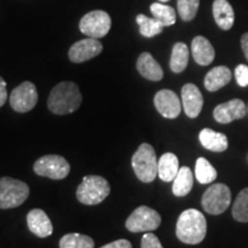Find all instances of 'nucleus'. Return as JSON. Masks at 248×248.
<instances>
[{"instance_id": "5701e85b", "label": "nucleus", "mask_w": 248, "mask_h": 248, "mask_svg": "<svg viewBox=\"0 0 248 248\" xmlns=\"http://www.w3.org/2000/svg\"><path fill=\"white\" fill-rule=\"evenodd\" d=\"M188 47L184 43H176L172 47L171 58H170V69L175 74H179L185 70L188 63Z\"/></svg>"}, {"instance_id": "f704fd0d", "label": "nucleus", "mask_w": 248, "mask_h": 248, "mask_svg": "<svg viewBox=\"0 0 248 248\" xmlns=\"http://www.w3.org/2000/svg\"><path fill=\"white\" fill-rule=\"evenodd\" d=\"M160 2H167V1H169V0H159Z\"/></svg>"}, {"instance_id": "aec40b11", "label": "nucleus", "mask_w": 248, "mask_h": 248, "mask_svg": "<svg viewBox=\"0 0 248 248\" xmlns=\"http://www.w3.org/2000/svg\"><path fill=\"white\" fill-rule=\"evenodd\" d=\"M199 140L206 150L212 152H224L229 146L228 138L224 133L216 132L212 129L201 130Z\"/></svg>"}, {"instance_id": "c756f323", "label": "nucleus", "mask_w": 248, "mask_h": 248, "mask_svg": "<svg viewBox=\"0 0 248 248\" xmlns=\"http://www.w3.org/2000/svg\"><path fill=\"white\" fill-rule=\"evenodd\" d=\"M234 76L238 85L243 88L248 86V67L246 64H238L234 69Z\"/></svg>"}, {"instance_id": "c85d7f7f", "label": "nucleus", "mask_w": 248, "mask_h": 248, "mask_svg": "<svg viewBox=\"0 0 248 248\" xmlns=\"http://www.w3.org/2000/svg\"><path fill=\"white\" fill-rule=\"evenodd\" d=\"M200 0H177L179 16L183 21H192L199 9Z\"/></svg>"}, {"instance_id": "72a5a7b5", "label": "nucleus", "mask_w": 248, "mask_h": 248, "mask_svg": "<svg viewBox=\"0 0 248 248\" xmlns=\"http://www.w3.org/2000/svg\"><path fill=\"white\" fill-rule=\"evenodd\" d=\"M241 48H243L245 58L248 61V32L244 33L243 37H241Z\"/></svg>"}, {"instance_id": "f03ea898", "label": "nucleus", "mask_w": 248, "mask_h": 248, "mask_svg": "<svg viewBox=\"0 0 248 248\" xmlns=\"http://www.w3.org/2000/svg\"><path fill=\"white\" fill-rule=\"evenodd\" d=\"M207 233V221L203 214L197 209H186L178 217L176 235L182 243L200 244Z\"/></svg>"}, {"instance_id": "a878e982", "label": "nucleus", "mask_w": 248, "mask_h": 248, "mask_svg": "<svg viewBox=\"0 0 248 248\" xmlns=\"http://www.w3.org/2000/svg\"><path fill=\"white\" fill-rule=\"evenodd\" d=\"M59 246L60 248H94V241L89 235L68 233L61 238Z\"/></svg>"}, {"instance_id": "4be33fe9", "label": "nucleus", "mask_w": 248, "mask_h": 248, "mask_svg": "<svg viewBox=\"0 0 248 248\" xmlns=\"http://www.w3.org/2000/svg\"><path fill=\"white\" fill-rule=\"evenodd\" d=\"M193 187V175L188 167H182L173 179L172 193L176 197H185Z\"/></svg>"}, {"instance_id": "423d86ee", "label": "nucleus", "mask_w": 248, "mask_h": 248, "mask_svg": "<svg viewBox=\"0 0 248 248\" xmlns=\"http://www.w3.org/2000/svg\"><path fill=\"white\" fill-rule=\"evenodd\" d=\"M231 203V191L222 183L214 184L207 188L201 199L204 212L210 215H219L229 208Z\"/></svg>"}, {"instance_id": "39448f33", "label": "nucleus", "mask_w": 248, "mask_h": 248, "mask_svg": "<svg viewBox=\"0 0 248 248\" xmlns=\"http://www.w3.org/2000/svg\"><path fill=\"white\" fill-rule=\"evenodd\" d=\"M29 194L30 188L24 182L7 176L0 178V209L20 207Z\"/></svg>"}, {"instance_id": "2eb2a0df", "label": "nucleus", "mask_w": 248, "mask_h": 248, "mask_svg": "<svg viewBox=\"0 0 248 248\" xmlns=\"http://www.w3.org/2000/svg\"><path fill=\"white\" fill-rule=\"evenodd\" d=\"M27 223L29 230L37 237L46 238L53 233V225L44 210H30L27 216Z\"/></svg>"}, {"instance_id": "7ed1b4c3", "label": "nucleus", "mask_w": 248, "mask_h": 248, "mask_svg": "<svg viewBox=\"0 0 248 248\" xmlns=\"http://www.w3.org/2000/svg\"><path fill=\"white\" fill-rule=\"evenodd\" d=\"M110 186L107 179L101 176H85L78 185L76 197L79 202L88 206H94L104 201L109 195Z\"/></svg>"}, {"instance_id": "f8f14e48", "label": "nucleus", "mask_w": 248, "mask_h": 248, "mask_svg": "<svg viewBox=\"0 0 248 248\" xmlns=\"http://www.w3.org/2000/svg\"><path fill=\"white\" fill-rule=\"evenodd\" d=\"M102 44L95 38H86L77 42L69 49V59L74 63H82L101 53Z\"/></svg>"}, {"instance_id": "412c9836", "label": "nucleus", "mask_w": 248, "mask_h": 248, "mask_svg": "<svg viewBox=\"0 0 248 248\" xmlns=\"http://www.w3.org/2000/svg\"><path fill=\"white\" fill-rule=\"evenodd\" d=\"M179 171V162L173 153H164L157 161V176L163 182H171Z\"/></svg>"}, {"instance_id": "393cba45", "label": "nucleus", "mask_w": 248, "mask_h": 248, "mask_svg": "<svg viewBox=\"0 0 248 248\" xmlns=\"http://www.w3.org/2000/svg\"><path fill=\"white\" fill-rule=\"evenodd\" d=\"M139 26V31H140V35H142L146 38H152V37L159 35L162 32L163 26L161 24L156 18L154 17H148L144 14H139L136 17Z\"/></svg>"}, {"instance_id": "ddd939ff", "label": "nucleus", "mask_w": 248, "mask_h": 248, "mask_svg": "<svg viewBox=\"0 0 248 248\" xmlns=\"http://www.w3.org/2000/svg\"><path fill=\"white\" fill-rule=\"evenodd\" d=\"M247 107L245 102L240 99L232 100L218 105L214 109V119L216 122L226 124L231 123L234 120H240L246 116Z\"/></svg>"}, {"instance_id": "7c9ffc66", "label": "nucleus", "mask_w": 248, "mask_h": 248, "mask_svg": "<svg viewBox=\"0 0 248 248\" xmlns=\"http://www.w3.org/2000/svg\"><path fill=\"white\" fill-rule=\"evenodd\" d=\"M141 248H163L159 238L153 233H145L141 238Z\"/></svg>"}, {"instance_id": "9d476101", "label": "nucleus", "mask_w": 248, "mask_h": 248, "mask_svg": "<svg viewBox=\"0 0 248 248\" xmlns=\"http://www.w3.org/2000/svg\"><path fill=\"white\" fill-rule=\"evenodd\" d=\"M38 101V92L33 83L23 82L15 88L9 97V104L17 113H28L33 109Z\"/></svg>"}, {"instance_id": "bb28decb", "label": "nucleus", "mask_w": 248, "mask_h": 248, "mask_svg": "<svg viewBox=\"0 0 248 248\" xmlns=\"http://www.w3.org/2000/svg\"><path fill=\"white\" fill-rule=\"evenodd\" d=\"M195 177L200 184H210L217 177L216 169L204 157H199L195 162Z\"/></svg>"}, {"instance_id": "0eeeda50", "label": "nucleus", "mask_w": 248, "mask_h": 248, "mask_svg": "<svg viewBox=\"0 0 248 248\" xmlns=\"http://www.w3.org/2000/svg\"><path fill=\"white\" fill-rule=\"evenodd\" d=\"M160 224V214L147 206H140L133 210L125 222L126 229L133 233L154 231L159 228Z\"/></svg>"}, {"instance_id": "cd10ccee", "label": "nucleus", "mask_w": 248, "mask_h": 248, "mask_svg": "<svg viewBox=\"0 0 248 248\" xmlns=\"http://www.w3.org/2000/svg\"><path fill=\"white\" fill-rule=\"evenodd\" d=\"M232 216L238 222H248V187L241 190L240 193L238 194L237 199L232 206Z\"/></svg>"}, {"instance_id": "b1692460", "label": "nucleus", "mask_w": 248, "mask_h": 248, "mask_svg": "<svg viewBox=\"0 0 248 248\" xmlns=\"http://www.w3.org/2000/svg\"><path fill=\"white\" fill-rule=\"evenodd\" d=\"M151 13L163 27H170L176 23V12L163 2H154L151 5Z\"/></svg>"}, {"instance_id": "6e6552de", "label": "nucleus", "mask_w": 248, "mask_h": 248, "mask_svg": "<svg viewBox=\"0 0 248 248\" xmlns=\"http://www.w3.org/2000/svg\"><path fill=\"white\" fill-rule=\"evenodd\" d=\"M33 171L42 177L63 179L70 172V166L60 155H45L39 157L33 164Z\"/></svg>"}, {"instance_id": "a211bd4d", "label": "nucleus", "mask_w": 248, "mask_h": 248, "mask_svg": "<svg viewBox=\"0 0 248 248\" xmlns=\"http://www.w3.org/2000/svg\"><path fill=\"white\" fill-rule=\"evenodd\" d=\"M213 14L217 26L222 30H230L234 23V11L228 0H215Z\"/></svg>"}, {"instance_id": "4468645a", "label": "nucleus", "mask_w": 248, "mask_h": 248, "mask_svg": "<svg viewBox=\"0 0 248 248\" xmlns=\"http://www.w3.org/2000/svg\"><path fill=\"white\" fill-rule=\"evenodd\" d=\"M182 101L186 115L191 119L199 116L203 106V97L197 85L188 83L183 86Z\"/></svg>"}, {"instance_id": "20e7f679", "label": "nucleus", "mask_w": 248, "mask_h": 248, "mask_svg": "<svg viewBox=\"0 0 248 248\" xmlns=\"http://www.w3.org/2000/svg\"><path fill=\"white\" fill-rule=\"evenodd\" d=\"M157 160L154 148L150 144H141L133 154L131 163L133 171L139 181L153 182L157 176Z\"/></svg>"}, {"instance_id": "1a4fd4ad", "label": "nucleus", "mask_w": 248, "mask_h": 248, "mask_svg": "<svg viewBox=\"0 0 248 248\" xmlns=\"http://www.w3.org/2000/svg\"><path fill=\"white\" fill-rule=\"evenodd\" d=\"M111 20L109 14L104 11H92L79 21V30L90 38H102L109 32Z\"/></svg>"}, {"instance_id": "2f4dec72", "label": "nucleus", "mask_w": 248, "mask_h": 248, "mask_svg": "<svg viewBox=\"0 0 248 248\" xmlns=\"http://www.w3.org/2000/svg\"><path fill=\"white\" fill-rule=\"evenodd\" d=\"M100 248H132V245L126 239H119L115 241H111V243L105 245V246H102Z\"/></svg>"}, {"instance_id": "9b49d317", "label": "nucleus", "mask_w": 248, "mask_h": 248, "mask_svg": "<svg viewBox=\"0 0 248 248\" xmlns=\"http://www.w3.org/2000/svg\"><path fill=\"white\" fill-rule=\"evenodd\" d=\"M154 105L157 111L166 119H176L182 110L181 100L171 90H161L155 94Z\"/></svg>"}, {"instance_id": "473e14b6", "label": "nucleus", "mask_w": 248, "mask_h": 248, "mask_svg": "<svg viewBox=\"0 0 248 248\" xmlns=\"http://www.w3.org/2000/svg\"><path fill=\"white\" fill-rule=\"evenodd\" d=\"M6 82L0 77V107L5 105L6 100H7V88H6Z\"/></svg>"}, {"instance_id": "f257e3e1", "label": "nucleus", "mask_w": 248, "mask_h": 248, "mask_svg": "<svg viewBox=\"0 0 248 248\" xmlns=\"http://www.w3.org/2000/svg\"><path fill=\"white\" fill-rule=\"evenodd\" d=\"M82 104V94L74 82H61L55 85L47 99L48 109L57 115H66L77 110Z\"/></svg>"}, {"instance_id": "f3484780", "label": "nucleus", "mask_w": 248, "mask_h": 248, "mask_svg": "<svg viewBox=\"0 0 248 248\" xmlns=\"http://www.w3.org/2000/svg\"><path fill=\"white\" fill-rule=\"evenodd\" d=\"M137 70L144 78L148 80L159 82L163 78L162 68L148 52H144L139 55L137 60Z\"/></svg>"}, {"instance_id": "dca6fc26", "label": "nucleus", "mask_w": 248, "mask_h": 248, "mask_svg": "<svg viewBox=\"0 0 248 248\" xmlns=\"http://www.w3.org/2000/svg\"><path fill=\"white\" fill-rule=\"evenodd\" d=\"M191 49L194 61L200 66H208L215 59V49L209 40L202 36L194 37Z\"/></svg>"}, {"instance_id": "6ab92c4d", "label": "nucleus", "mask_w": 248, "mask_h": 248, "mask_svg": "<svg viewBox=\"0 0 248 248\" xmlns=\"http://www.w3.org/2000/svg\"><path fill=\"white\" fill-rule=\"evenodd\" d=\"M232 78V73L228 67L225 66H218L213 68L212 70L207 73L206 77H204L203 84L206 90L209 92L218 91L223 86L230 83Z\"/></svg>"}]
</instances>
